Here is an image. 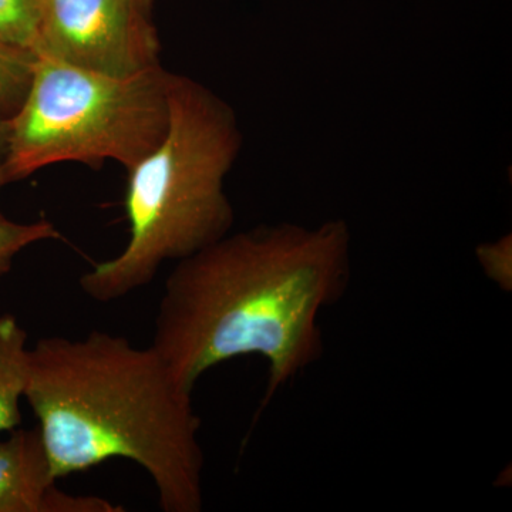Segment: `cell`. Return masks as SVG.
<instances>
[{
    "instance_id": "cell-10",
    "label": "cell",
    "mask_w": 512,
    "mask_h": 512,
    "mask_svg": "<svg viewBox=\"0 0 512 512\" xmlns=\"http://www.w3.org/2000/svg\"><path fill=\"white\" fill-rule=\"evenodd\" d=\"M60 232L49 221L19 224L0 218V276L12 268L13 259L23 249L37 242L59 239Z\"/></svg>"
},
{
    "instance_id": "cell-6",
    "label": "cell",
    "mask_w": 512,
    "mask_h": 512,
    "mask_svg": "<svg viewBox=\"0 0 512 512\" xmlns=\"http://www.w3.org/2000/svg\"><path fill=\"white\" fill-rule=\"evenodd\" d=\"M56 481L37 429L0 440V512L121 511L96 495L64 493Z\"/></svg>"
},
{
    "instance_id": "cell-3",
    "label": "cell",
    "mask_w": 512,
    "mask_h": 512,
    "mask_svg": "<svg viewBox=\"0 0 512 512\" xmlns=\"http://www.w3.org/2000/svg\"><path fill=\"white\" fill-rule=\"evenodd\" d=\"M164 138L127 170L128 241L119 255L80 278L89 298L109 303L154 281L231 232L235 211L225 178L241 153L238 117L204 84L170 73Z\"/></svg>"
},
{
    "instance_id": "cell-9",
    "label": "cell",
    "mask_w": 512,
    "mask_h": 512,
    "mask_svg": "<svg viewBox=\"0 0 512 512\" xmlns=\"http://www.w3.org/2000/svg\"><path fill=\"white\" fill-rule=\"evenodd\" d=\"M40 0H0V46L36 53Z\"/></svg>"
},
{
    "instance_id": "cell-4",
    "label": "cell",
    "mask_w": 512,
    "mask_h": 512,
    "mask_svg": "<svg viewBox=\"0 0 512 512\" xmlns=\"http://www.w3.org/2000/svg\"><path fill=\"white\" fill-rule=\"evenodd\" d=\"M163 66L131 77L37 57L25 100L9 119L8 180L62 163L134 167L161 143L170 119Z\"/></svg>"
},
{
    "instance_id": "cell-7",
    "label": "cell",
    "mask_w": 512,
    "mask_h": 512,
    "mask_svg": "<svg viewBox=\"0 0 512 512\" xmlns=\"http://www.w3.org/2000/svg\"><path fill=\"white\" fill-rule=\"evenodd\" d=\"M28 332L12 315L0 318V433L15 430L22 421L20 400L29 375Z\"/></svg>"
},
{
    "instance_id": "cell-1",
    "label": "cell",
    "mask_w": 512,
    "mask_h": 512,
    "mask_svg": "<svg viewBox=\"0 0 512 512\" xmlns=\"http://www.w3.org/2000/svg\"><path fill=\"white\" fill-rule=\"evenodd\" d=\"M350 279L352 232L345 220L227 234L175 262L151 346L190 392L212 367L261 356L269 375L259 417L279 389L322 359L319 315L346 295Z\"/></svg>"
},
{
    "instance_id": "cell-11",
    "label": "cell",
    "mask_w": 512,
    "mask_h": 512,
    "mask_svg": "<svg viewBox=\"0 0 512 512\" xmlns=\"http://www.w3.org/2000/svg\"><path fill=\"white\" fill-rule=\"evenodd\" d=\"M8 156H9V119L0 116V190L9 184L8 180ZM3 215L0 214V218Z\"/></svg>"
},
{
    "instance_id": "cell-8",
    "label": "cell",
    "mask_w": 512,
    "mask_h": 512,
    "mask_svg": "<svg viewBox=\"0 0 512 512\" xmlns=\"http://www.w3.org/2000/svg\"><path fill=\"white\" fill-rule=\"evenodd\" d=\"M37 56L28 50L0 46V116L10 119L25 100Z\"/></svg>"
},
{
    "instance_id": "cell-5",
    "label": "cell",
    "mask_w": 512,
    "mask_h": 512,
    "mask_svg": "<svg viewBox=\"0 0 512 512\" xmlns=\"http://www.w3.org/2000/svg\"><path fill=\"white\" fill-rule=\"evenodd\" d=\"M154 0H40L37 57L131 77L161 66Z\"/></svg>"
},
{
    "instance_id": "cell-2",
    "label": "cell",
    "mask_w": 512,
    "mask_h": 512,
    "mask_svg": "<svg viewBox=\"0 0 512 512\" xmlns=\"http://www.w3.org/2000/svg\"><path fill=\"white\" fill-rule=\"evenodd\" d=\"M191 396L153 346L138 348L124 336L93 330L30 348L25 399L53 476L133 461L153 480L165 512L204 505L201 420Z\"/></svg>"
}]
</instances>
